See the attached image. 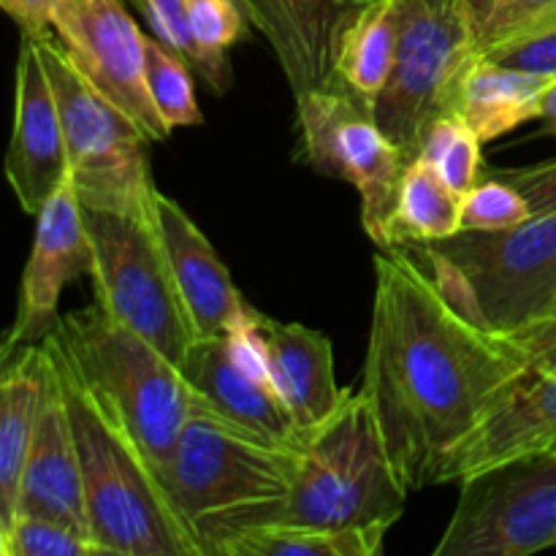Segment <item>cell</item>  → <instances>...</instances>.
Here are the masks:
<instances>
[{"label": "cell", "mask_w": 556, "mask_h": 556, "mask_svg": "<svg viewBox=\"0 0 556 556\" xmlns=\"http://www.w3.org/2000/svg\"><path fill=\"white\" fill-rule=\"evenodd\" d=\"M400 41V0H351L337 20L324 58L320 87L342 92L372 112Z\"/></svg>", "instance_id": "20"}, {"label": "cell", "mask_w": 556, "mask_h": 556, "mask_svg": "<svg viewBox=\"0 0 556 556\" xmlns=\"http://www.w3.org/2000/svg\"><path fill=\"white\" fill-rule=\"evenodd\" d=\"M530 358L519 340L465 318L407 248L375 255L362 391L410 494L445 483L454 456Z\"/></svg>", "instance_id": "1"}, {"label": "cell", "mask_w": 556, "mask_h": 556, "mask_svg": "<svg viewBox=\"0 0 556 556\" xmlns=\"http://www.w3.org/2000/svg\"><path fill=\"white\" fill-rule=\"evenodd\" d=\"M3 172L5 182L27 215H38L49 195L68 179L60 109L36 38L30 36H22L16 54L14 128Z\"/></svg>", "instance_id": "15"}, {"label": "cell", "mask_w": 556, "mask_h": 556, "mask_svg": "<svg viewBox=\"0 0 556 556\" xmlns=\"http://www.w3.org/2000/svg\"><path fill=\"white\" fill-rule=\"evenodd\" d=\"M195 402L237 427L280 445H296L302 429L277 394L250 329L244 334L195 337L179 364Z\"/></svg>", "instance_id": "13"}, {"label": "cell", "mask_w": 556, "mask_h": 556, "mask_svg": "<svg viewBox=\"0 0 556 556\" xmlns=\"http://www.w3.org/2000/svg\"><path fill=\"white\" fill-rule=\"evenodd\" d=\"M532 217L525 195L503 177L481 179L462 195V231H500Z\"/></svg>", "instance_id": "30"}, {"label": "cell", "mask_w": 556, "mask_h": 556, "mask_svg": "<svg viewBox=\"0 0 556 556\" xmlns=\"http://www.w3.org/2000/svg\"><path fill=\"white\" fill-rule=\"evenodd\" d=\"M548 85L552 76L527 74L489 58H476L462 76L454 112L486 144L541 117L543 92Z\"/></svg>", "instance_id": "22"}, {"label": "cell", "mask_w": 556, "mask_h": 556, "mask_svg": "<svg viewBox=\"0 0 556 556\" xmlns=\"http://www.w3.org/2000/svg\"><path fill=\"white\" fill-rule=\"evenodd\" d=\"M52 30L92 87L134 117L152 141L172 136L147 90V36L123 0H63L52 16Z\"/></svg>", "instance_id": "12"}, {"label": "cell", "mask_w": 556, "mask_h": 556, "mask_svg": "<svg viewBox=\"0 0 556 556\" xmlns=\"http://www.w3.org/2000/svg\"><path fill=\"white\" fill-rule=\"evenodd\" d=\"M505 182L514 185L530 204L532 215H552L556 212V157L521 168H503L497 172Z\"/></svg>", "instance_id": "32"}, {"label": "cell", "mask_w": 556, "mask_h": 556, "mask_svg": "<svg viewBox=\"0 0 556 556\" xmlns=\"http://www.w3.org/2000/svg\"><path fill=\"white\" fill-rule=\"evenodd\" d=\"M63 0H0V9L20 25L22 36L49 38L54 36L52 16Z\"/></svg>", "instance_id": "34"}, {"label": "cell", "mask_w": 556, "mask_h": 556, "mask_svg": "<svg viewBox=\"0 0 556 556\" xmlns=\"http://www.w3.org/2000/svg\"><path fill=\"white\" fill-rule=\"evenodd\" d=\"M296 454V472L286 497L226 527L302 525L318 530H391L405 514L410 492L391 462L372 402L362 389H345L340 405L324 421L302 432Z\"/></svg>", "instance_id": "3"}, {"label": "cell", "mask_w": 556, "mask_h": 556, "mask_svg": "<svg viewBox=\"0 0 556 556\" xmlns=\"http://www.w3.org/2000/svg\"><path fill=\"white\" fill-rule=\"evenodd\" d=\"M277 394L302 432L324 421L340 405L345 389L337 386L329 337L302 324H280L255 313L250 326Z\"/></svg>", "instance_id": "19"}, {"label": "cell", "mask_w": 556, "mask_h": 556, "mask_svg": "<svg viewBox=\"0 0 556 556\" xmlns=\"http://www.w3.org/2000/svg\"><path fill=\"white\" fill-rule=\"evenodd\" d=\"M552 342H556V307H554V313L548 315V318L543 320L535 331H532V334H527L525 340H521V345H525L530 353H538V351H543V348L552 345Z\"/></svg>", "instance_id": "35"}, {"label": "cell", "mask_w": 556, "mask_h": 556, "mask_svg": "<svg viewBox=\"0 0 556 556\" xmlns=\"http://www.w3.org/2000/svg\"><path fill=\"white\" fill-rule=\"evenodd\" d=\"M63 123L68 182L85 210L152 217L150 136L81 74L54 36L36 38Z\"/></svg>", "instance_id": "7"}, {"label": "cell", "mask_w": 556, "mask_h": 556, "mask_svg": "<svg viewBox=\"0 0 556 556\" xmlns=\"http://www.w3.org/2000/svg\"><path fill=\"white\" fill-rule=\"evenodd\" d=\"M0 556H9V521L0 510Z\"/></svg>", "instance_id": "37"}, {"label": "cell", "mask_w": 556, "mask_h": 556, "mask_svg": "<svg viewBox=\"0 0 556 556\" xmlns=\"http://www.w3.org/2000/svg\"><path fill=\"white\" fill-rule=\"evenodd\" d=\"M152 223L172 266L179 299L195 337L244 334L255 309L233 286L226 264L188 212L161 190L152 193Z\"/></svg>", "instance_id": "16"}, {"label": "cell", "mask_w": 556, "mask_h": 556, "mask_svg": "<svg viewBox=\"0 0 556 556\" xmlns=\"http://www.w3.org/2000/svg\"><path fill=\"white\" fill-rule=\"evenodd\" d=\"M43 351H47V369H43L41 407H38L36 429H33L25 467H22L16 514L49 516V519H60L87 532L79 454H76L74 427H71L68 405H65L63 380L47 345Z\"/></svg>", "instance_id": "18"}, {"label": "cell", "mask_w": 556, "mask_h": 556, "mask_svg": "<svg viewBox=\"0 0 556 556\" xmlns=\"http://www.w3.org/2000/svg\"><path fill=\"white\" fill-rule=\"evenodd\" d=\"M144 68L147 90H150L152 103H155L163 123L172 130L199 125L201 109L195 101V85L188 68V58L157 36H147Z\"/></svg>", "instance_id": "27"}, {"label": "cell", "mask_w": 556, "mask_h": 556, "mask_svg": "<svg viewBox=\"0 0 556 556\" xmlns=\"http://www.w3.org/2000/svg\"><path fill=\"white\" fill-rule=\"evenodd\" d=\"M296 117L309 166L358 190L364 231L380 250H389L396 188L410 161L380 130L364 103L329 87L296 90Z\"/></svg>", "instance_id": "11"}, {"label": "cell", "mask_w": 556, "mask_h": 556, "mask_svg": "<svg viewBox=\"0 0 556 556\" xmlns=\"http://www.w3.org/2000/svg\"><path fill=\"white\" fill-rule=\"evenodd\" d=\"M483 141L456 112L434 119L424 134L418 155L443 177L454 193L465 195L483 179Z\"/></svg>", "instance_id": "26"}, {"label": "cell", "mask_w": 556, "mask_h": 556, "mask_svg": "<svg viewBox=\"0 0 556 556\" xmlns=\"http://www.w3.org/2000/svg\"><path fill=\"white\" fill-rule=\"evenodd\" d=\"M92 271V242L85 210L65 179L36 215L30 258L25 264L16 318L5 331L11 342L38 345L58 326V304L71 280Z\"/></svg>", "instance_id": "14"}, {"label": "cell", "mask_w": 556, "mask_h": 556, "mask_svg": "<svg viewBox=\"0 0 556 556\" xmlns=\"http://www.w3.org/2000/svg\"><path fill=\"white\" fill-rule=\"evenodd\" d=\"M85 223L96 304L179 367L195 334L152 217L85 210Z\"/></svg>", "instance_id": "9"}, {"label": "cell", "mask_w": 556, "mask_h": 556, "mask_svg": "<svg viewBox=\"0 0 556 556\" xmlns=\"http://www.w3.org/2000/svg\"><path fill=\"white\" fill-rule=\"evenodd\" d=\"M43 369L47 351L41 342L20 345L9 337L0 340V510L9 527L16 516L22 467L41 407Z\"/></svg>", "instance_id": "21"}, {"label": "cell", "mask_w": 556, "mask_h": 556, "mask_svg": "<svg viewBox=\"0 0 556 556\" xmlns=\"http://www.w3.org/2000/svg\"><path fill=\"white\" fill-rule=\"evenodd\" d=\"M467 20H470L472 38H476L478 54L486 52L497 41L538 20L543 14L556 11V0H465Z\"/></svg>", "instance_id": "31"}, {"label": "cell", "mask_w": 556, "mask_h": 556, "mask_svg": "<svg viewBox=\"0 0 556 556\" xmlns=\"http://www.w3.org/2000/svg\"><path fill=\"white\" fill-rule=\"evenodd\" d=\"M296 459V445L271 443L193 400L177 448L157 478L199 541L286 497Z\"/></svg>", "instance_id": "6"}, {"label": "cell", "mask_w": 556, "mask_h": 556, "mask_svg": "<svg viewBox=\"0 0 556 556\" xmlns=\"http://www.w3.org/2000/svg\"><path fill=\"white\" fill-rule=\"evenodd\" d=\"M434 556H530L556 546V443L459 481Z\"/></svg>", "instance_id": "10"}, {"label": "cell", "mask_w": 556, "mask_h": 556, "mask_svg": "<svg viewBox=\"0 0 556 556\" xmlns=\"http://www.w3.org/2000/svg\"><path fill=\"white\" fill-rule=\"evenodd\" d=\"M9 556H106L87 532L60 519L16 514L9 527Z\"/></svg>", "instance_id": "28"}, {"label": "cell", "mask_w": 556, "mask_h": 556, "mask_svg": "<svg viewBox=\"0 0 556 556\" xmlns=\"http://www.w3.org/2000/svg\"><path fill=\"white\" fill-rule=\"evenodd\" d=\"M478 58H489L508 68L538 76H556V11L516 27L510 36L489 47Z\"/></svg>", "instance_id": "29"}, {"label": "cell", "mask_w": 556, "mask_h": 556, "mask_svg": "<svg viewBox=\"0 0 556 556\" xmlns=\"http://www.w3.org/2000/svg\"><path fill=\"white\" fill-rule=\"evenodd\" d=\"M43 345L63 380L92 541L106 556H201L193 530L123 418L81 383L52 334Z\"/></svg>", "instance_id": "2"}, {"label": "cell", "mask_w": 556, "mask_h": 556, "mask_svg": "<svg viewBox=\"0 0 556 556\" xmlns=\"http://www.w3.org/2000/svg\"><path fill=\"white\" fill-rule=\"evenodd\" d=\"M541 125H543V134H552L556 136V76L552 79V85L546 87L543 92V103H541Z\"/></svg>", "instance_id": "36"}, {"label": "cell", "mask_w": 556, "mask_h": 556, "mask_svg": "<svg viewBox=\"0 0 556 556\" xmlns=\"http://www.w3.org/2000/svg\"><path fill=\"white\" fill-rule=\"evenodd\" d=\"M52 337L81 383L123 418L161 472L193 407V394L177 364L98 304L60 315Z\"/></svg>", "instance_id": "5"}, {"label": "cell", "mask_w": 556, "mask_h": 556, "mask_svg": "<svg viewBox=\"0 0 556 556\" xmlns=\"http://www.w3.org/2000/svg\"><path fill=\"white\" fill-rule=\"evenodd\" d=\"M136 5L152 25V36L182 52L190 63V38L188 27H185L182 0H136Z\"/></svg>", "instance_id": "33"}, {"label": "cell", "mask_w": 556, "mask_h": 556, "mask_svg": "<svg viewBox=\"0 0 556 556\" xmlns=\"http://www.w3.org/2000/svg\"><path fill=\"white\" fill-rule=\"evenodd\" d=\"M556 443V342L532 353L530 364L500 394L445 472V483L514 456Z\"/></svg>", "instance_id": "17"}, {"label": "cell", "mask_w": 556, "mask_h": 556, "mask_svg": "<svg viewBox=\"0 0 556 556\" xmlns=\"http://www.w3.org/2000/svg\"><path fill=\"white\" fill-rule=\"evenodd\" d=\"M432 275L465 318L525 340L556 307V212L500 231H459L400 244Z\"/></svg>", "instance_id": "4"}, {"label": "cell", "mask_w": 556, "mask_h": 556, "mask_svg": "<svg viewBox=\"0 0 556 556\" xmlns=\"http://www.w3.org/2000/svg\"><path fill=\"white\" fill-rule=\"evenodd\" d=\"M476 58L465 0H400L396 58L372 117L407 161L418 155L429 125L454 112L459 81Z\"/></svg>", "instance_id": "8"}, {"label": "cell", "mask_w": 556, "mask_h": 556, "mask_svg": "<svg viewBox=\"0 0 556 556\" xmlns=\"http://www.w3.org/2000/svg\"><path fill=\"white\" fill-rule=\"evenodd\" d=\"M462 231V195L424 157H413L400 177L389 220V248L454 237Z\"/></svg>", "instance_id": "24"}, {"label": "cell", "mask_w": 556, "mask_h": 556, "mask_svg": "<svg viewBox=\"0 0 556 556\" xmlns=\"http://www.w3.org/2000/svg\"><path fill=\"white\" fill-rule=\"evenodd\" d=\"M185 27L190 38V63L210 81L212 90L223 92L231 85L228 49L248 36V16L237 0H182Z\"/></svg>", "instance_id": "25"}, {"label": "cell", "mask_w": 556, "mask_h": 556, "mask_svg": "<svg viewBox=\"0 0 556 556\" xmlns=\"http://www.w3.org/2000/svg\"><path fill=\"white\" fill-rule=\"evenodd\" d=\"M389 527L318 530L302 525H239L206 532L201 556H375Z\"/></svg>", "instance_id": "23"}]
</instances>
